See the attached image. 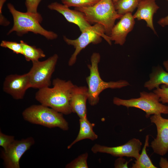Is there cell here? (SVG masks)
<instances>
[{"label": "cell", "instance_id": "1", "mask_svg": "<svg viewBox=\"0 0 168 168\" xmlns=\"http://www.w3.org/2000/svg\"><path fill=\"white\" fill-rule=\"evenodd\" d=\"M53 87L39 89L35 94L36 100L40 104L51 108L63 114L72 113L70 105L72 93L75 86L70 80L59 78L52 81Z\"/></svg>", "mask_w": 168, "mask_h": 168}, {"label": "cell", "instance_id": "2", "mask_svg": "<svg viewBox=\"0 0 168 168\" xmlns=\"http://www.w3.org/2000/svg\"><path fill=\"white\" fill-rule=\"evenodd\" d=\"M7 7L13 20V25L8 31L7 35L15 32L19 36H22L30 32L40 34L49 40H53L57 38V34L52 31L46 30L40 25L43 18L38 12H20L10 3L7 4Z\"/></svg>", "mask_w": 168, "mask_h": 168}, {"label": "cell", "instance_id": "3", "mask_svg": "<svg viewBox=\"0 0 168 168\" xmlns=\"http://www.w3.org/2000/svg\"><path fill=\"white\" fill-rule=\"evenodd\" d=\"M100 59V54L94 53L91 57V63L87 65L90 72L89 75L86 78L88 85V100L91 106L98 103L99 95L103 90L108 88L120 89L130 85L128 82L123 80L108 82L104 81L100 77L98 69Z\"/></svg>", "mask_w": 168, "mask_h": 168}, {"label": "cell", "instance_id": "4", "mask_svg": "<svg viewBox=\"0 0 168 168\" xmlns=\"http://www.w3.org/2000/svg\"><path fill=\"white\" fill-rule=\"evenodd\" d=\"M23 119L30 123L52 128L58 127L64 131L69 129L63 114L41 104L32 105L22 113Z\"/></svg>", "mask_w": 168, "mask_h": 168}, {"label": "cell", "instance_id": "5", "mask_svg": "<svg viewBox=\"0 0 168 168\" xmlns=\"http://www.w3.org/2000/svg\"><path fill=\"white\" fill-rule=\"evenodd\" d=\"M75 9L83 12L89 23L103 25L105 34L109 36L115 25L116 20L122 16L117 13L112 0H100L92 6L75 8Z\"/></svg>", "mask_w": 168, "mask_h": 168}, {"label": "cell", "instance_id": "6", "mask_svg": "<svg viewBox=\"0 0 168 168\" xmlns=\"http://www.w3.org/2000/svg\"><path fill=\"white\" fill-rule=\"evenodd\" d=\"M113 102L114 105L117 106L141 109L145 112V117L147 118H150L151 115L168 114V105L161 102L158 95L153 92L141 91L139 97L129 99H123L114 97Z\"/></svg>", "mask_w": 168, "mask_h": 168}, {"label": "cell", "instance_id": "7", "mask_svg": "<svg viewBox=\"0 0 168 168\" xmlns=\"http://www.w3.org/2000/svg\"><path fill=\"white\" fill-rule=\"evenodd\" d=\"M81 33L80 36L74 40L68 39L65 36H63L65 42L68 45L73 46L75 49L68 62L70 66L75 63L77 55L90 44H99L102 41L103 38L110 45L111 44L110 37L105 34V28L101 24L96 23Z\"/></svg>", "mask_w": 168, "mask_h": 168}, {"label": "cell", "instance_id": "8", "mask_svg": "<svg viewBox=\"0 0 168 168\" xmlns=\"http://www.w3.org/2000/svg\"><path fill=\"white\" fill-rule=\"evenodd\" d=\"M58 56L54 54L47 59L32 62V66L28 72L31 88L38 89L49 87Z\"/></svg>", "mask_w": 168, "mask_h": 168}, {"label": "cell", "instance_id": "9", "mask_svg": "<svg viewBox=\"0 0 168 168\" xmlns=\"http://www.w3.org/2000/svg\"><path fill=\"white\" fill-rule=\"evenodd\" d=\"M35 140L32 137L21 140H15L4 151L2 150L0 156L6 168H20V161L24 155L34 144Z\"/></svg>", "mask_w": 168, "mask_h": 168}, {"label": "cell", "instance_id": "10", "mask_svg": "<svg viewBox=\"0 0 168 168\" xmlns=\"http://www.w3.org/2000/svg\"><path fill=\"white\" fill-rule=\"evenodd\" d=\"M142 145L139 139L134 138L124 144L116 147H109L96 144L92 147L91 150L94 153H106L115 157H133L137 160Z\"/></svg>", "mask_w": 168, "mask_h": 168}, {"label": "cell", "instance_id": "11", "mask_svg": "<svg viewBox=\"0 0 168 168\" xmlns=\"http://www.w3.org/2000/svg\"><path fill=\"white\" fill-rule=\"evenodd\" d=\"M151 123L156 127V137L151 142L150 146L154 153L163 156L168 152V119L161 114L152 115L150 117Z\"/></svg>", "mask_w": 168, "mask_h": 168}, {"label": "cell", "instance_id": "12", "mask_svg": "<svg viewBox=\"0 0 168 168\" xmlns=\"http://www.w3.org/2000/svg\"><path fill=\"white\" fill-rule=\"evenodd\" d=\"M31 88L28 73L12 74L6 76L3 84V91L14 99H22L27 90Z\"/></svg>", "mask_w": 168, "mask_h": 168}, {"label": "cell", "instance_id": "13", "mask_svg": "<svg viewBox=\"0 0 168 168\" xmlns=\"http://www.w3.org/2000/svg\"><path fill=\"white\" fill-rule=\"evenodd\" d=\"M48 8L62 14L69 22L77 26L82 32L91 26L81 12L70 9L63 4L57 2H52L48 6Z\"/></svg>", "mask_w": 168, "mask_h": 168}, {"label": "cell", "instance_id": "14", "mask_svg": "<svg viewBox=\"0 0 168 168\" xmlns=\"http://www.w3.org/2000/svg\"><path fill=\"white\" fill-rule=\"evenodd\" d=\"M120 19L113 26L109 36L111 41H114L115 44L123 45L128 34L133 29L135 21L131 13L124 14Z\"/></svg>", "mask_w": 168, "mask_h": 168}, {"label": "cell", "instance_id": "15", "mask_svg": "<svg viewBox=\"0 0 168 168\" xmlns=\"http://www.w3.org/2000/svg\"><path fill=\"white\" fill-rule=\"evenodd\" d=\"M88 91V87L85 86L75 85L72 93L70 105L72 112L76 113L80 118L87 117Z\"/></svg>", "mask_w": 168, "mask_h": 168}, {"label": "cell", "instance_id": "16", "mask_svg": "<svg viewBox=\"0 0 168 168\" xmlns=\"http://www.w3.org/2000/svg\"><path fill=\"white\" fill-rule=\"evenodd\" d=\"M159 8L155 0H141L137 7V11L133 16L134 19L138 20H144L147 26L156 34L153 24V18L154 15Z\"/></svg>", "mask_w": 168, "mask_h": 168}, {"label": "cell", "instance_id": "17", "mask_svg": "<svg viewBox=\"0 0 168 168\" xmlns=\"http://www.w3.org/2000/svg\"><path fill=\"white\" fill-rule=\"evenodd\" d=\"M149 77L144 84V87L149 91L158 88L160 85H168V72L160 65L153 67Z\"/></svg>", "mask_w": 168, "mask_h": 168}, {"label": "cell", "instance_id": "18", "mask_svg": "<svg viewBox=\"0 0 168 168\" xmlns=\"http://www.w3.org/2000/svg\"><path fill=\"white\" fill-rule=\"evenodd\" d=\"M80 129L76 138L68 145L67 148H70L75 144L83 139H88L93 141L98 137L93 131L95 124L91 123L88 120L87 117L80 118Z\"/></svg>", "mask_w": 168, "mask_h": 168}, {"label": "cell", "instance_id": "19", "mask_svg": "<svg viewBox=\"0 0 168 168\" xmlns=\"http://www.w3.org/2000/svg\"><path fill=\"white\" fill-rule=\"evenodd\" d=\"M149 135H146L144 145L142 148V152L138 158L134 161L133 163L132 168H156L152 163L151 159L147 155V148L149 146Z\"/></svg>", "mask_w": 168, "mask_h": 168}, {"label": "cell", "instance_id": "20", "mask_svg": "<svg viewBox=\"0 0 168 168\" xmlns=\"http://www.w3.org/2000/svg\"><path fill=\"white\" fill-rule=\"evenodd\" d=\"M23 54L26 60L32 62L38 61L39 59L45 57L43 50L35 46L28 44L23 40H21Z\"/></svg>", "mask_w": 168, "mask_h": 168}, {"label": "cell", "instance_id": "21", "mask_svg": "<svg viewBox=\"0 0 168 168\" xmlns=\"http://www.w3.org/2000/svg\"><path fill=\"white\" fill-rule=\"evenodd\" d=\"M141 0H119L114 3L117 13L123 16L128 13H131L137 7Z\"/></svg>", "mask_w": 168, "mask_h": 168}, {"label": "cell", "instance_id": "22", "mask_svg": "<svg viewBox=\"0 0 168 168\" xmlns=\"http://www.w3.org/2000/svg\"><path fill=\"white\" fill-rule=\"evenodd\" d=\"M100 0H61L63 4L68 7L82 8L92 6Z\"/></svg>", "mask_w": 168, "mask_h": 168}, {"label": "cell", "instance_id": "23", "mask_svg": "<svg viewBox=\"0 0 168 168\" xmlns=\"http://www.w3.org/2000/svg\"><path fill=\"white\" fill-rule=\"evenodd\" d=\"M88 156L87 153L82 154L71 162L67 164L66 168H88L87 160Z\"/></svg>", "mask_w": 168, "mask_h": 168}, {"label": "cell", "instance_id": "24", "mask_svg": "<svg viewBox=\"0 0 168 168\" xmlns=\"http://www.w3.org/2000/svg\"><path fill=\"white\" fill-rule=\"evenodd\" d=\"M0 46L1 47L9 49L17 54H23L22 47L20 43L2 40Z\"/></svg>", "mask_w": 168, "mask_h": 168}, {"label": "cell", "instance_id": "25", "mask_svg": "<svg viewBox=\"0 0 168 168\" xmlns=\"http://www.w3.org/2000/svg\"><path fill=\"white\" fill-rule=\"evenodd\" d=\"M153 92L158 95L161 102L168 104V85H161L160 87L154 89Z\"/></svg>", "mask_w": 168, "mask_h": 168}, {"label": "cell", "instance_id": "26", "mask_svg": "<svg viewBox=\"0 0 168 168\" xmlns=\"http://www.w3.org/2000/svg\"><path fill=\"white\" fill-rule=\"evenodd\" d=\"M15 140L14 136L5 134L0 130V146L3 148L4 150H6Z\"/></svg>", "mask_w": 168, "mask_h": 168}, {"label": "cell", "instance_id": "27", "mask_svg": "<svg viewBox=\"0 0 168 168\" xmlns=\"http://www.w3.org/2000/svg\"><path fill=\"white\" fill-rule=\"evenodd\" d=\"M42 0H30L28 6L26 7L27 12L32 13H37L38 6Z\"/></svg>", "mask_w": 168, "mask_h": 168}, {"label": "cell", "instance_id": "28", "mask_svg": "<svg viewBox=\"0 0 168 168\" xmlns=\"http://www.w3.org/2000/svg\"><path fill=\"white\" fill-rule=\"evenodd\" d=\"M132 160L126 161L123 157H119L115 161L114 166L115 168H128V163Z\"/></svg>", "mask_w": 168, "mask_h": 168}, {"label": "cell", "instance_id": "29", "mask_svg": "<svg viewBox=\"0 0 168 168\" xmlns=\"http://www.w3.org/2000/svg\"><path fill=\"white\" fill-rule=\"evenodd\" d=\"M168 2V0H166ZM158 24L161 26L164 27L168 26V15L160 19L158 21Z\"/></svg>", "mask_w": 168, "mask_h": 168}, {"label": "cell", "instance_id": "30", "mask_svg": "<svg viewBox=\"0 0 168 168\" xmlns=\"http://www.w3.org/2000/svg\"><path fill=\"white\" fill-rule=\"evenodd\" d=\"M159 166L161 168H168V160L166 158L161 157L159 162Z\"/></svg>", "mask_w": 168, "mask_h": 168}, {"label": "cell", "instance_id": "31", "mask_svg": "<svg viewBox=\"0 0 168 168\" xmlns=\"http://www.w3.org/2000/svg\"><path fill=\"white\" fill-rule=\"evenodd\" d=\"M163 65L165 70L168 72V58L163 62Z\"/></svg>", "mask_w": 168, "mask_h": 168}, {"label": "cell", "instance_id": "32", "mask_svg": "<svg viewBox=\"0 0 168 168\" xmlns=\"http://www.w3.org/2000/svg\"><path fill=\"white\" fill-rule=\"evenodd\" d=\"M119 0H112V1L114 2V3H115V2H116L117 1H118Z\"/></svg>", "mask_w": 168, "mask_h": 168}]
</instances>
